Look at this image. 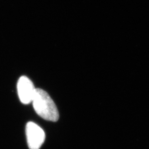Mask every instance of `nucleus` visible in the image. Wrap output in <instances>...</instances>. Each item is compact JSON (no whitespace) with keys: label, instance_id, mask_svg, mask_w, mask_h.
<instances>
[{"label":"nucleus","instance_id":"obj_1","mask_svg":"<svg viewBox=\"0 0 149 149\" xmlns=\"http://www.w3.org/2000/svg\"><path fill=\"white\" fill-rule=\"evenodd\" d=\"M32 102L35 111L40 117L53 122L59 120L58 108L46 91L36 88Z\"/></svg>","mask_w":149,"mask_h":149},{"label":"nucleus","instance_id":"obj_2","mask_svg":"<svg viewBox=\"0 0 149 149\" xmlns=\"http://www.w3.org/2000/svg\"><path fill=\"white\" fill-rule=\"evenodd\" d=\"M27 143L29 149H39L45 139V134L35 123L28 122L26 125Z\"/></svg>","mask_w":149,"mask_h":149},{"label":"nucleus","instance_id":"obj_3","mask_svg":"<svg viewBox=\"0 0 149 149\" xmlns=\"http://www.w3.org/2000/svg\"><path fill=\"white\" fill-rule=\"evenodd\" d=\"M36 88L32 81L27 76H21L17 83V91L19 100L23 104H28L32 102Z\"/></svg>","mask_w":149,"mask_h":149}]
</instances>
